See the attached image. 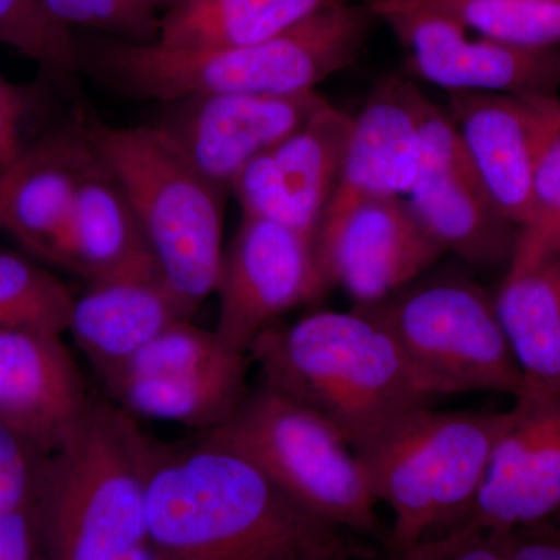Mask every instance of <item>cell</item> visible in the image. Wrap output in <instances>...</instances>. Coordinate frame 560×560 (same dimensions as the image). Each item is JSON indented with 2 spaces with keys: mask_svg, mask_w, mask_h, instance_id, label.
I'll return each instance as SVG.
<instances>
[{
  "mask_svg": "<svg viewBox=\"0 0 560 560\" xmlns=\"http://www.w3.org/2000/svg\"><path fill=\"white\" fill-rule=\"evenodd\" d=\"M147 514L156 560L364 558L352 533L302 506L242 456L200 441L158 442Z\"/></svg>",
  "mask_w": 560,
  "mask_h": 560,
  "instance_id": "obj_1",
  "label": "cell"
},
{
  "mask_svg": "<svg viewBox=\"0 0 560 560\" xmlns=\"http://www.w3.org/2000/svg\"><path fill=\"white\" fill-rule=\"evenodd\" d=\"M375 18L366 0L313 14L261 43L230 49L175 50L114 38L80 44L90 66L113 90L138 101L171 103L190 95L300 94L357 61Z\"/></svg>",
  "mask_w": 560,
  "mask_h": 560,
  "instance_id": "obj_2",
  "label": "cell"
},
{
  "mask_svg": "<svg viewBox=\"0 0 560 560\" xmlns=\"http://www.w3.org/2000/svg\"><path fill=\"white\" fill-rule=\"evenodd\" d=\"M249 360L264 385L300 401L357 445L442 393L371 313L320 311L272 326Z\"/></svg>",
  "mask_w": 560,
  "mask_h": 560,
  "instance_id": "obj_3",
  "label": "cell"
},
{
  "mask_svg": "<svg viewBox=\"0 0 560 560\" xmlns=\"http://www.w3.org/2000/svg\"><path fill=\"white\" fill-rule=\"evenodd\" d=\"M158 441L92 400L44 467L35 511L47 560H156L147 480Z\"/></svg>",
  "mask_w": 560,
  "mask_h": 560,
  "instance_id": "obj_4",
  "label": "cell"
},
{
  "mask_svg": "<svg viewBox=\"0 0 560 560\" xmlns=\"http://www.w3.org/2000/svg\"><path fill=\"white\" fill-rule=\"evenodd\" d=\"M81 128L135 212L162 279L195 315L219 285L228 191L206 178L160 125L83 119Z\"/></svg>",
  "mask_w": 560,
  "mask_h": 560,
  "instance_id": "obj_5",
  "label": "cell"
},
{
  "mask_svg": "<svg viewBox=\"0 0 560 560\" xmlns=\"http://www.w3.org/2000/svg\"><path fill=\"white\" fill-rule=\"evenodd\" d=\"M508 418L423 405L353 445L372 495L393 512L389 555L467 521Z\"/></svg>",
  "mask_w": 560,
  "mask_h": 560,
  "instance_id": "obj_6",
  "label": "cell"
},
{
  "mask_svg": "<svg viewBox=\"0 0 560 560\" xmlns=\"http://www.w3.org/2000/svg\"><path fill=\"white\" fill-rule=\"evenodd\" d=\"M197 441L242 456L291 499L349 533L381 530L378 503L352 445L327 420L264 383Z\"/></svg>",
  "mask_w": 560,
  "mask_h": 560,
  "instance_id": "obj_7",
  "label": "cell"
},
{
  "mask_svg": "<svg viewBox=\"0 0 560 560\" xmlns=\"http://www.w3.org/2000/svg\"><path fill=\"white\" fill-rule=\"evenodd\" d=\"M361 311L388 327L442 396L482 390L515 399L528 389L493 294L469 272L433 267L388 300Z\"/></svg>",
  "mask_w": 560,
  "mask_h": 560,
  "instance_id": "obj_8",
  "label": "cell"
},
{
  "mask_svg": "<svg viewBox=\"0 0 560 560\" xmlns=\"http://www.w3.org/2000/svg\"><path fill=\"white\" fill-rule=\"evenodd\" d=\"M366 5L404 47L412 75L448 94L560 95V47L528 49L475 35L420 0H366Z\"/></svg>",
  "mask_w": 560,
  "mask_h": 560,
  "instance_id": "obj_9",
  "label": "cell"
},
{
  "mask_svg": "<svg viewBox=\"0 0 560 560\" xmlns=\"http://www.w3.org/2000/svg\"><path fill=\"white\" fill-rule=\"evenodd\" d=\"M329 289L315 235L242 215L237 234L224 249L213 330L228 348L248 355L253 342L280 316Z\"/></svg>",
  "mask_w": 560,
  "mask_h": 560,
  "instance_id": "obj_10",
  "label": "cell"
},
{
  "mask_svg": "<svg viewBox=\"0 0 560 560\" xmlns=\"http://www.w3.org/2000/svg\"><path fill=\"white\" fill-rule=\"evenodd\" d=\"M405 200L442 250L469 270L510 267L517 228L490 200L447 109L431 101L423 116L418 179Z\"/></svg>",
  "mask_w": 560,
  "mask_h": 560,
  "instance_id": "obj_11",
  "label": "cell"
},
{
  "mask_svg": "<svg viewBox=\"0 0 560 560\" xmlns=\"http://www.w3.org/2000/svg\"><path fill=\"white\" fill-rule=\"evenodd\" d=\"M327 101L318 91L300 94H202L165 103L158 121L191 164L231 191L246 167L302 127Z\"/></svg>",
  "mask_w": 560,
  "mask_h": 560,
  "instance_id": "obj_12",
  "label": "cell"
},
{
  "mask_svg": "<svg viewBox=\"0 0 560 560\" xmlns=\"http://www.w3.org/2000/svg\"><path fill=\"white\" fill-rule=\"evenodd\" d=\"M560 517V394L515 397L464 523L511 534Z\"/></svg>",
  "mask_w": 560,
  "mask_h": 560,
  "instance_id": "obj_13",
  "label": "cell"
},
{
  "mask_svg": "<svg viewBox=\"0 0 560 560\" xmlns=\"http://www.w3.org/2000/svg\"><path fill=\"white\" fill-rule=\"evenodd\" d=\"M320 268L355 308H370L425 275L444 250L420 224L405 198L361 202L316 235Z\"/></svg>",
  "mask_w": 560,
  "mask_h": 560,
  "instance_id": "obj_14",
  "label": "cell"
},
{
  "mask_svg": "<svg viewBox=\"0 0 560 560\" xmlns=\"http://www.w3.org/2000/svg\"><path fill=\"white\" fill-rule=\"evenodd\" d=\"M445 109L493 206L518 230L537 162L560 121V95L458 92L448 94Z\"/></svg>",
  "mask_w": 560,
  "mask_h": 560,
  "instance_id": "obj_15",
  "label": "cell"
},
{
  "mask_svg": "<svg viewBox=\"0 0 560 560\" xmlns=\"http://www.w3.org/2000/svg\"><path fill=\"white\" fill-rule=\"evenodd\" d=\"M353 116L327 102L296 131L265 151L237 176L231 191L242 215L318 234L337 189Z\"/></svg>",
  "mask_w": 560,
  "mask_h": 560,
  "instance_id": "obj_16",
  "label": "cell"
},
{
  "mask_svg": "<svg viewBox=\"0 0 560 560\" xmlns=\"http://www.w3.org/2000/svg\"><path fill=\"white\" fill-rule=\"evenodd\" d=\"M429 103L418 86L400 77H388L372 90L353 116L340 178L318 234L337 226L361 202L410 194L422 161Z\"/></svg>",
  "mask_w": 560,
  "mask_h": 560,
  "instance_id": "obj_17",
  "label": "cell"
},
{
  "mask_svg": "<svg viewBox=\"0 0 560 560\" xmlns=\"http://www.w3.org/2000/svg\"><path fill=\"white\" fill-rule=\"evenodd\" d=\"M91 401L61 335L0 331V423L50 455Z\"/></svg>",
  "mask_w": 560,
  "mask_h": 560,
  "instance_id": "obj_18",
  "label": "cell"
},
{
  "mask_svg": "<svg viewBox=\"0 0 560 560\" xmlns=\"http://www.w3.org/2000/svg\"><path fill=\"white\" fill-rule=\"evenodd\" d=\"M191 318L161 276L117 279L90 283L75 298L68 331L106 381L161 331Z\"/></svg>",
  "mask_w": 560,
  "mask_h": 560,
  "instance_id": "obj_19",
  "label": "cell"
},
{
  "mask_svg": "<svg viewBox=\"0 0 560 560\" xmlns=\"http://www.w3.org/2000/svg\"><path fill=\"white\" fill-rule=\"evenodd\" d=\"M94 161L81 121L73 131L36 140L7 205L2 230L33 256L60 267L81 180Z\"/></svg>",
  "mask_w": 560,
  "mask_h": 560,
  "instance_id": "obj_20",
  "label": "cell"
},
{
  "mask_svg": "<svg viewBox=\"0 0 560 560\" xmlns=\"http://www.w3.org/2000/svg\"><path fill=\"white\" fill-rule=\"evenodd\" d=\"M60 267L88 283L161 276L127 198L97 160L81 180Z\"/></svg>",
  "mask_w": 560,
  "mask_h": 560,
  "instance_id": "obj_21",
  "label": "cell"
},
{
  "mask_svg": "<svg viewBox=\"0 0 560 560\" xmlns=\"http://www.w3.org/2000/svg\"><path fill=\"white\" fill-rule=\"evenodd\" d=\"M248 361L246 353L234 352L198 370L120 378L106 388L132 418L180 423L202 433L223 423L245 399Z\"/></svg>",
  "mask_w": 560,
  "mask_h": 560,
  "instance_id": "obj_22",
  "label": "cell"
},
{
  "mask_svg": "<svg viewBox=\"0 0 560 560\" xmlns=\"http://www.w3.org/2000/svg\"><path fill=\"white\" fill-rule=\"evenodd\" d=\"M493 300L526 388L560 394V256L504 271Z\"/></svg>",
  "mask_w": 560,
  "mask_h": 560,
  "instance_id": "obj_23",
  "label": "cell"
},
{
  "mask_svg": "<svg viewBox=\"0 0 560 560\" xmlns=\"http://www.w3.org/2000/svg\"><path fill=\"white\" fill-rule=\"evenodd\" d=\"M348 2L359 0H183L161 14L154 43L175 50L250 46Z\"/></svg>",
  "mask_w": 560,
  "mask_h": 560,
  "instance_id": "obj_24",
  "label": "cell"
},
{
  "mask_svg": "<svg viewBox=\"0 0 560 560\" xmlns=\"http://www.w3.org/2000/svg\"><path fill=\"white\" fill-rule=\"evenodd\" d=\"M75 296L57 276L14 253H0V331H68Z\"/></svg>",
  "mask_w": 560,
  "mask_h": 560,
  "instance_id": "obj_25",
  "label": "cell"
},
{
  "mask_svg": "<svg viewBox=\"0 0 560 560\" xmlns=\"http://www.w3.org/2000/svg\"><path fill=\"white\" fill-rule=\"evenodd\" d=\"M471 33L528 49L560 47V0H420Z\"/></svg>",
  "mask_w": 560,
  "mask_h": 560,
  "instance_id": "obj_26",
  "label": "cell"
},
{
  "mask_svg": "<svg viewBox=\"0 0 560 560\" xmlns=\"http://www.w3.org/2000/svg\"><path fill=\"white\" fill-rule=\"evenodd\" d=\"M0 44L31 58L51 80L62 83L80 72L79 40L40 0H0Z\"/></svg>",
  "mask_w": 560,
  "mask_h": 560,
  "instance_id": "obj_27",
  "label": "cell"
},
{
  "mask_svg": "<svg viewBox=\"0 0 560 560\" xmlns=\"http://www.w3.org/2000/svg\"><path fill=\"white\" fill-rule=\"evenodd\" d=\"M560 256V121L541 151L528 215L517 230L508 270L528 268Z\"/></svg>",
  "mask_w": 560,
  "mask_h": 560,
  "instance_id": "obj_28",
  "label": "cell"
},
{
  "mask_svg": "<svg viewBox=\"0 0 560 560\" xmlns=\"http://www.w3.org/2000/svg\"><path fill=\"white\" fill-rule=\"evenodd\" d=\"M234 352L237 350L228 348L215 330L201 329L191 319L179 320L147 342L125 366L103 382L108 385L120 378L160 377L198 370Z\"/></svg>",
  "mask_w": 560,
  "mask_h": 560,
  "instance_id": "obj_29",
  "label": "cell"
},
{
  "mask_svg": "<svg viewBox=\"0 0 560 560\" xmlns=\"http://www.w3.org/2000/svg\"><path fill=\"white\" fill-rule=\"evenodd\" d=\"M44 9L62 27L88 28L108 38L130 43H154L160 18L142 13L127 0H40Z\"/></svg>",
  "mask_w": 560,
  "mask_h": 560,
  "instance_id": "obj_30",
  "label": "cell"
},
{
  "mask_svg": "<svg viewBox=\"0 0 560 560\" xmlns=\"http://www.w3.org/2000/svg\"><path fill=\"white\" fill-rule=\"evenodd\" d=\"M49 455L0 423V518L33 510Z\"/></svg>",
  "mask_w": 560,
  "mask_h": 560,
  "instance_id": "obj_31",
  "label": "cell"
},
{
  "mask_svg": "<svg viewBox=\"0 0 560 560\" xmlns=\"http://www.w3.org/2000/svg\"><path fill=\"white\" fill-rule=\"evenodd\" d=\"M393 560H512L511 534L460 523L390 552Z\"/></svg>",
  "mask_w": 560,
  "mask_h": 560,
  "instance_id": "obj_32",
  "label": "cell"
},
{
  "mask_svg": "<svg viewBox=\"0 0 560 560\" xmlns=\"http://www.w3.org/2000/svg\"><path fill=\"white\" fill-rule=\"evenodd\" d=\"M43 98L35 84L11 83L0 73V172L20 161L35 143L27 142V132Z\"/></svg>",
  "mask_w": 560,
  "mask_h": 560,
  "instance_id": "obj_33",
  "label": "cell"
},
{
  "mask_svg": "<svg viewBox=\"0 0 560 560\" xmlns=\"http://www.w3.org/2000/svg\"><path fill=\"white\" fill-rule=\"evenodd\" d=\"M40 556L43 545L35 508L0 518V560H38Z\"/></svg>",
  "mask_w": 560,
  "mask_h": 560,
  "instance_id": "obj_34",
  "label": "cell"
},
{
  "mask_svg": "<svg viewBox=\"0 0 560 560\" xmlns=\"http://www.w3.org/2000/svg\"><path fill=\"white\" fill-rule=\"evenodd\" d=\"M512 560H560V523L545 522L511 533Z\"/></svg>",
  "mask_w": 560,
  "mask_h": 560,
  "instance_id": "obj_35",
  "label": "cell"
},
{
  "mask_svg": "<svg viewBox=\"0 0 560 560\" xmlns=\"http://www.w3.org/2000/svg\"><path fill=\"white\" fill-rule=\"evenodd\" d=\"M28 149L25 151L24 156L20 161L14 162L10 168L0 172V230H2L3 215H5L7 205H9L11 194H13L14 186L20 179L21 173L24 172L25 165L28 161Z\"/></svg>",
  "mask_w": 560,
  "mask_h": 560,
  "instance_id": "obj_36",
  "label": "cell"
},
{
  "mask_svg": "<svg viewBox=\"0 0 560 560\" xmlns=\"http://www.w3.org/2000/svg\"><path fill=\"white\" fill-rule=\"evenodd\" d=\"M147 5L150 7L158 16H161L164 11L171 10L172 7L178 5L183 0H145Z\"/></svg>",
  "mask_w": 560,
  "mask_h": 560,
  "instance_id": "obj_37",
  "label": "cell"
},
{
  "mask_svg": "<svg viewBox=\"0 0 560 560\" xmlns=\"http://www.w3.org/2000/svg\"><path fill=\"white\" fill-rule=\"evenodd\" d=\"M340 560H364V558H346Z\"/></svg>",
  "mask_w": 560,
  "mask_h": 560,
  "instance_id": "obj_38",
  "label": "cell"
},
{
  "mask_svg": "<svg viewBox=\"0 0 560 560\" xmlns=\"http://www.w3.org/2000/svg\"><path fill=\"white\" fill-rule=\"evenodd\" d=\"M38 560H47V559L44 558V556H40V558Z\"/></svg>",
  "mask_w": 560,
  "mask_h": 560,
  "instance_id": "obj_39",
  "label": "cell"
},
{
  "mask_svg": "<svg viewBox=\"0 0 560 560\" xmlns=\"http://www.w3.org/2000/svg\"><path fill=\"white\" fill-rule=\"evenodd\" d=\"M555 522H559V523H560V517L556 518V521H555Z\"/></svg>",
  "mask_w": 560,
  "mask_h": 560,
  "instance_id": "obj_40",
  "label": "cell"
}]
</instances>
